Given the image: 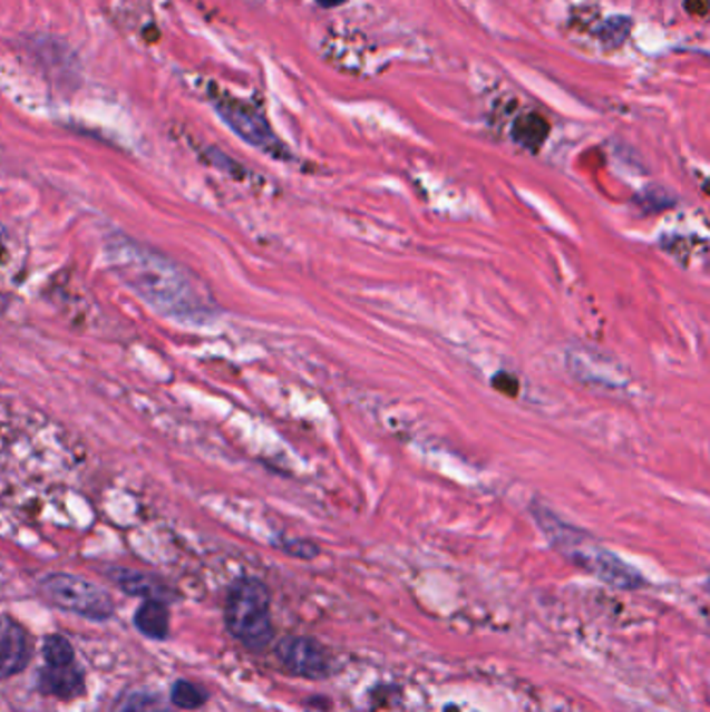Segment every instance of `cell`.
I'll return each instance as SVG.
<instances>
[{"mask_svg":"<svg viewBox=\"0 0 710 712\" xmlns=\"http://www.w3.org/2000/svg\"><path fill=\"white\" fill-rule=\"evenodd\" d=\"M111 261L126 284L163 315L192 321L205 316L208 309L205 296L189 280L188 273L169 259L144 251L138 244L115 242Z\"/></svg>","mask_w":710,"mask_h":712,"instance_id":"cell-1","label":"cell"},{"mask_svg":"<svg viewBox=\"0 0 710 712\" xmlns=\"http://www.w3.org/2000/svg\"><path fill=\"white\" fill-rule=\"evenodd\" d=\"M225 623L246 648H265L273 637L271 601L265 584L251 577L236 582L225 602Z\"/></svg>","mask_w":710,"mask_h":712,"instance_id":"cell-2","label":"cell"},{"mask_svg":"<svg viewBox=\"0 0 710 712\" xmlns=\"http://www.w3.org/2000/svg\"><path fill=\"white\" fill-rule=\"evenodd\" d=\"M40 592L55 606L76 613L79 617L103 621L111 617L115 611L111 596L103 587L78 575L52 573L42 579Z\"/></svg>","mask_w":710,"mask_h":712,"instance_id":"cell-3","label":"cell"},{"mask_svg":"<svg viewBox=\"0 0 710 712\" xmlns=\"http://www.w3.org/2000/svg\"><path fill=\"white\" fill-rule=\"evenodd\" d=\"M558 531L546 529L548 536L553 538L554 544L558 546V550L563 548L565 553L571 554L575 558V563H580L582 567H587L592 573H596L600 579H604L606 584H613L619 587H635L642 584V577L630 569L625 563H621L615 554L606 553L602 548H592L584 546L577 542L575 531H567L565 525L556 523L554 525Z\"/></svg>","mask_w":710,"mask_h":712,"instance_id":"cell-4","label":"cell"},{"mask_svg":"<svg viewBox=\"0 0 710 712\" xmlns=\"http://www.w3.org/2000/svg\"><path fill=\"white\" fill-rule=\"evenodd\" d=\"M213 105L223 121L232 127V131L237 134L244 143L253 144L254 148L265 150L269 155L280 153L282 144L271 131L268 119L249 103H242L234 96H215Z\"/></svg>","mask_w":710,"mask_h":712,"instance_id":"cell-5","label":"cell"},{"mask_svg":"<svg viewBox=\"0 0 710 712\" xmlns=\"http://www.w3.org/2000/svg\"><path fill=\"white\" fill-rule=\"evenodd\" d=\"M285 671L304 680H323L332 673L328 650L311 637H285L275 650Z\"/></svg>","mask_w":710,"mask_h":712,"instance_id":"cell-6","label":"cell"},{"mask_svg":"<svg viewBox=\"0 0 710 712\" xmlns=\"http://www.w3.org/2000/svg\"><path fill=\"white\" fill-rule=\"evenodd\" d=\"M32 659L26 630L7 615L0 617V680H9L23 671Z\"/></svg>","mask_w":710,"mask_h":712,"instance_id":"cell-7","label":"cell"},{"mask_svg":"<svg viewBox=\"0 0 710 712\" xmlns=\"http://www.w3.org/2000/svg\"><path fill=\"white\" fill-rule=\"evenodd\" d=\"M40 690L64 700L79 696L84 692V675L76 661L67 665H45L40 671Z\"/></svg>","mask_w":710,"mask_h":712,"instance_id":"cell-8","label":"cell"},{"mask_svg":"<svg viewBox=\"0 0 710 712\" xmlns=\"http://www.w3.org/2000/svg\"><path fill=\"white\" fill-rule=\"evenodd\" d=\"M109 575H111V579L117 586L121 587L127 594H134V596H144L148 601L163 602L165 601L163 596L169 594V589L163 586L157 577H153L148 573L132 569H113Z\"/></svg>","mask_w":710,"mask_h":712,"instance_id":"cell-9","label":"cell"},{"mask_svg":"<svg viewBox=\"0 0 710 712\" xmlns=\"http://www.w3.org/2000/svg\"><path fill=\"white\" fill-rule=\"evenodd\" d=\"M134 623L146 637L165 640L169 635V611L161 601H146L138 608Z\"/></svg>","mask_w":710,"mask_h":712,"instance_id":"cell-10","label":"cell"},{"mask_svg":"<svg viewBox=\"0 0 710 712\" xmlns=\"http://www.w3.org/2000/svg\"><path fill=\"white\" fill-rule=\"evenodd\" d=\"M113 712H165V704L155 694L129 692L117 700Z\"/></svg>","mask_w":710,"mask_h":712,"instance_id":"cell-11","label":"cell"},{"mask_svg":"<svg viewBox=\"0 0 710 712\" xmlns=\"http://www.w3.org/2000/svg\"><path fill=\"white\" fill-rule=\"evenodd\" d=\"M172 702L179 709L194 711L198 706H203L206 702L205 690H201L198 685H194L192 681H177L172 690Z\"/></svg>","mask_w":710,"mask_h":712,"instance_id":"cell-12","label":"cell"},{"mask_svg":"<svg viewBox=\"0 0 710 712\" xmlns=\"http://www.w3.org/2000/svg\"><path fill=\"white\" fill-rule=\"evenodd\" d=\"M45 661L47 665H67L74 663V648L64 635H50L45 642Z\"/></svg>","mask_w":710,"mask_h":712,"instance_id":"cell-13","label":"cell"},{"mask_svg":"<svg viewBox=\"0 0 710 712\" xmlns=\"http://www.w3.org/2000/svg\"><path fill=\"white\" fill-rule=\"evenodd\" d=\"M321 7H325V9H332V7H338V4H342V2H347V0H317Z\"/></svg>","mask_w":710,"mask_h":712,"instance_id":"cell-14","label":"cell"},{"mask_svg":"<svg viewBox=\"0 0 710 712\" xmlns=\"http://www.w3.org/2000/svg\"><path fill=\"white\" fill-rule=\"evenodd\" d=\"M0 251H2V234H0Z\"/></svg>","mask_w":710,"mask_h":712,"instance_id":"cell-15","label":"cell"}]
</instances>
